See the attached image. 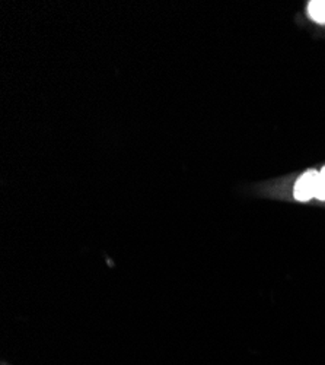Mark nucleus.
<instances>
[{"label":"nucleus","mask_w":325,"mask_h":365,"mask_svg":"<svg viewBox=\"0 0 325 365\" xmlns=\"http://www.w3.org/2000/svg\"><path fill=\"white\" fill-rule=\"evenodd\" d=\"M309 17L318 24H325V0H315L308 6Z\"/></svg>","instance_id":"f03ea898"},{"label":"nucleus","mask_w":325,"mask_h":365,"mask_svg":"<svg viewBox=\"0 0 325 365\" xmlns=\"http://www.w3.org/2000/svg\"><path fill=\"white\" fill-rule=\"evenodd\" d=\"M318 177H319V173L308 171L296 181L295 190H293V196H295L296 201L308 202V201H311L312 197H315Z\"/></svg>","instance_id":"f257e3e1"},{"label":"nucleus","mask_w":325,"mask_h":365,"mask_svg":"<svg viewBox=\"0 0 325 365\" xmlns=\"http://www.w3.org/2000/svg\"><path fill=\"white\" fill-rule=\"evenodd\" d=\"M315 199L325 202V166H324L322 171L319 173V177H318V186H317Z\"/></svg>","instance_id":"7ed1b4c3"}]
</instances>
